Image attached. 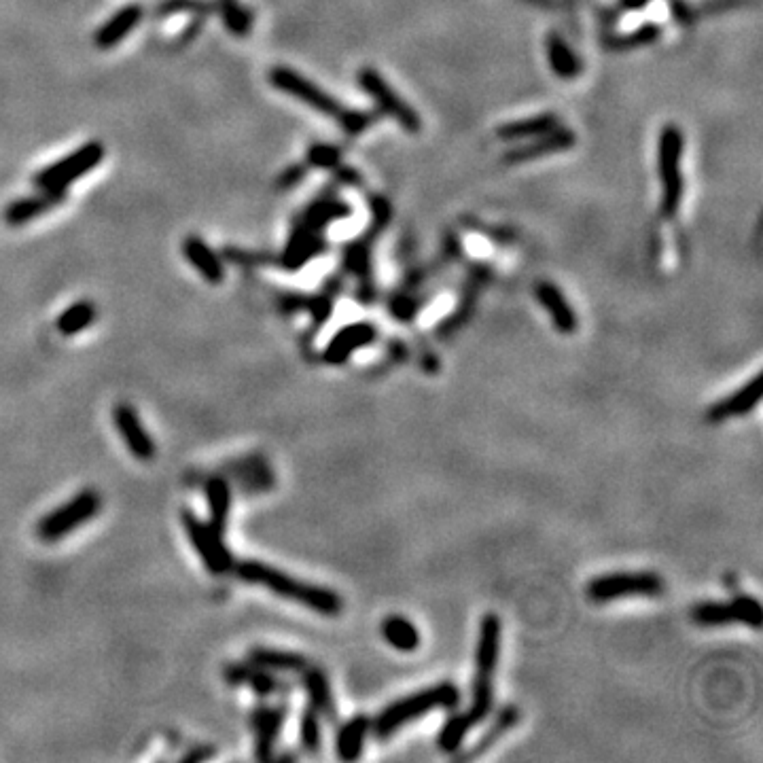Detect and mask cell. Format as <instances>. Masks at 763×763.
<instances>
[{
	"mask_svg": "<svg viewBox=\"0 0 763 763\" xmlns=\"http://www.w3.org/2000/svg\"><path fill=\"white\" fill-rule=\"evenodd\" d=\"M501 645V617L496 613H486L482 621H479V634L475 645V674L469 704L460 713L450 715L437 734V747L443 753H460L467 736L492 715L494 681L501 662Z\"/></svg>",
	"mask_w": 763,
	"mask_h": 763,
	"instance_id": "1",
	"label": "cell"
},
{
	"mask_svg": "<svg viewBox=\"0 0 763 763\" xmlns=\"http://www.w3.org/2000/svg\"><path fill=\"white\" fill-rule=\"evenodd\" d=\"M236 575L253 585H261V588L270 590L278 598H285L295 602V605L308 607L310 611L323 615V617H337L344 611V598L325 585H316L310 581H301L285 571H278L274 566L263 564L259 560H244L238 562Z\"/></svg>",
	"mask_w": 763,
	"mask_h": 763,
	"instance_id": "2",
	"label": "cell"
},
{
	"mask_svg": "<svg viewBox=\"0 0 763 763\" xmlns=\"http://www.w3.org/2000/svg\"><path fill=\"white\" fill-rule=\"evenodd\" d=\"M460 698H463V694H460L458 685L452 681L418 689L414 694L403 696L382 708V713L376 719H371V736L384 742L399 734L405 725H412L433 715L435 711H454L460 704Z\"/></svg>",
	"mask_w": 763,
	"mask_h": 763,
	"instance_id": "3",
	"label": "cell"
},
{
	"mask_svg": "<svg viewBox=\"0 0 763 763\" xmlns=\"http://www.w3.org/2000/svg\"><path fill=\"white\" fill-rule=\"evenodd\" d=\"M270 83L276 87V90L285 92V94L301 100L304 104L312 106L314 111L333 117L337 123H342V126L352 134L361 132L369 123L367 115L344 109L340 102H335L327 92L321 90V87H316L312 81L297 75L295 70H291L287 66L272 68L270 70Z\"/></svg>",
	"mask_w": 763,
	"mask_h": 763,
	"instance_id": "4",
	"label": "cell"
},
{
	"mask_svg": "<svg viewBox=\"0 0 763 763\" xmlns=\"http://www.w3.org/2000/svg\"><path fill=\"white\" fill-rule=\"evenodd\" d=\"M666 592V581L653 571H619L594 577L585 594L596 605L632 600V598H660Z\"/></svg>",
	"mask_w": 763,
	"mask_h": 763,
	"instance_id": "5",
	"label": "cell"
},
{
	"mask_svg": "<svg viewBox=\"0 0 763 763\" xmlns=\"http://www.w3.org/2000/svg\"><path fill=\"white\" fill-rule=\"evenodd\" d=\"M102 509V496L94 488L79 490L73 499L62 503L37 524V535L45 543H56L92 522Z\"/></svg>",
	"mask_w": 763,
	"mask_h": 763,
	"instance_id": "6",
	"label": "cell"
},
{
	"mask_svg": "<svg viewBox=\"0 0 763 763\" xmlns=\"http://www.w3.org/2000/svg\"><path fill=\"white\" fill-rule=\"evenodd\" d=\"M689 617L702 628H721L730 624L759 630L763 611L759 600L749 594H736L730 600H704L691 607Z\"/></svg>",
	"mask_w": 763,
	"mask_h": 763,
	"instance_id": "7",
	"label": "cell"
},
{
	"mask_svg": "<svg viewBox=\"0 0 763 763\" xmlns=\"http://www.w3.org/2000/svg\"><path fill=\"white\" fill-rule=\"evenodd\" d=\"M104 159V145L98 140L81 145L77 151L58 159L56 164L43 168L34 176V185L45 191H66V187L90 174Z\"/></svg>",
	"mask_w": 763,
	"mask_h": 763,
	"instance_id": "8",
	"label": "cell"
},
{
	"mask_svg": "<svg viewBox=\"0 0 763 763\" xmlns=\"http://www.w3.org/2000/svg\"><path fill=\"white\" fill-rule=\"evenodd\" d=\"M181 520L195 554L200 556L202 564L212 575H225L234 569L236 560L225 545L223 532L212 528L208 522H202L198 516H193L191 511H183Z\"/></svg>",
	"mask_w": 763,
	"mask_h": 763,
	"instance_id": "9",
	"label": "cell"
},
{
	"mask_svg": "<svg viewBox=\"0 0 763 763\" xmlns=\"http://www.w3.org/2000/svg\"><path fill=\"white\" fill-rule=\"evenodd\" d=\"M681 132L666 128L660 140V179L664 183V212L674 215L681 202L683 179H681Z\"/></svg>",
	"mask_w": 763,
	"mask_h": 763,
	"instance_id": "10",
	"label": "cell"
},
{
	"mask_svg": "<svg viewBox=\"0 0 763 763\" xmlns=\"http://www.w3.org/2000/svg\"><path fill=\"white\" fill-rule=\"evenodd\" d=\"M113 424L117 433L121 435L123 443H126L128 452L136 460H140V463H149V460L155 458L157 454L155 441L130 403H117L113 407Z\"/></svg>",
	"mask_w": 763,
	"mask_h": 763,
	"instance_id": "11",
	"label": "cell"
},
{
	"mask_svg": "<svg viewBox=\"0 0 763 763\" xmlns=\"http://www.w3.org/2000/svg\"><path fill=\"white\" fill-rule=\"evenodd\" d=\"M376 340H378V329L371 323L367 321L350 323L331 337L329 344L323 350V361L327 365H344L354 352L371 346Z\"/></svg>",
	"mask_w": 763,
	"mask_h": 763,
	"instance_id": "12",
	"label": "cell"
},
{
	"mask_svg": "<svg viewBox=\"0 0 763 763\" xmlns=\"http://www.w3.org/2000/svg\"><path fill=\"white\" fill-rule=\"evenodd\" d=\"M761 382H763V374H761V371H757V374L751 380H747L740 388H736L732 395H725L723 399H719L717 403H713L711 407H708L706 420L708 422H715V424H721L725 420H732V418H740V416L751 414L755 407L759 405L761 395H763Z\"/></svg>",
	"mask_w": 763,
	"mask_h": 763,
	"instance_id": "13",
	"label": "cell"
},
{
	"mask_svg": "<svg viewBox=\"0 0 763 763\" xmlns=\"http://www.w3.org/2000/svg\"><path fill=\"white\" fill-rule=\"evenodd\" d=\"M287 721L285 706H257L251 713V730L255 738V755L261 761L274 757L278 738Z\"/></svg>",
	"mask_w": 763,
	"mask_h": 763,
	"instance_id": "14",
	"label": "cell"
},
{
	"mask_svg": "<svg viewBox=\"0 0 763 763\" xmlns=\"http://www.w3.org/2000/svg\"><path fill=\"white\" fill-rule=\"evenodd\" d=\"M359 79H361L363 90H365L371 98H376L378 104L382 106V109H384L386 113L393 115L405 130H412V132H414V130L420 128V119H418V115L410 109V106L403 104V100H401L393 90H390V87L386 85V81L376 73V70H371V68L361 70Z\"/></svg>",
	"mask_w": 763,
	"mask_h": 763,
	"instance_id": "15",
	"label": "cell"
},
{
	"mask_svg": "<svg viewBox=\"0 0 763 763\" xmlns=\"http://www.w3.org/2000/svg\"><path fill=\"white\" fill-rule=\"evenodd\" d=\"M66 200V191H45L37 195H28V198L15 200L5 208V221L11 227H20L30 223L32 219H37L45 212L58 208Z\"/></svg>",
	"mask_w": 763,
	"mask_h": 763,
	"instance_id": "16",
	"label": "cell"
},
{
	"mask_svg": "<svg viewBox=\"0 0 763 763\" xmlns=\"http://www.w3.org/2000/svg\"><path fill=\"white\" fill-rule=\"evenodd\" d=\"M225 681L229 685L251 687L259 696H274V694H278V691L287 687L285 683L278 681L270 670H265L253 662L229 664L225 668Z\"/></svg>",
	"mask_w": 763,
	"mask_h": 763,
	"instance_id": "17",
	"label": "cell"
},
{
	"mask_svg": "<svg viewBox=\"0 0 763 763\" xmlns=\"http://www.w3.org/2000/svg\"><path fill=\"white\" fill-rule=\"evenodd\" d=\"M535 293H537L539 304L547 310L549 318H552L554 327L560 333L571 335V333L577 331V325H579L577 314L571 308L569 299L562 295V291L556 285H552V282H539Z\"/></svg>",
	"mask_w": 763,
	"mask_h": 763,
	"instance_id": "18",
	"label": "cell"
},
{
	"mask_svg": "<svg viewBox=\"0 0 763 763\" xmlns=\"http://www.w3.org/2000/svg\"><path fill=\"white\" fill-rule=\"evenodd\" d=\"M371 736V717L357 715L340 725L335 734V755L342 761H357L363 751L367 738Z\"/></svg>",
	"mask_w": 763,
	"mask_h": 763,
	"instance_id": "19",
	"label": "cell"
},
{
	"mask_svg": "<svg viewBox=\"0 0 763 763\" xmlns=\"http://www.w3.org/2000/svg\"><path fill=\"white\" fill-rule=\"evenodd\" d=\"M183 255L210 285H221L225 280L223 259H219V255L202 238L187 236L183 240Z\"/></svg>",
	"mask_w": 763,
	"mask_h": 763,
	"instance_id": "20",
	"label": "cell"
},
{
	"mask_svg": "<svg viewBox=\"0 0 763 763\" xmlns=\"http://www.w3.org/2000/svg\"><path fill=\"white\" fill-rule=\"evenodd\" d=\"M143 15H145V11L140 5H128V7L119 9L109 22L96 30V34H94L96 47L98 49H111L117 43H121L140 22H143Z\"/></svg>",
	"mask_w": 763,
	"mask_h": 763,
	"instance_id": "21",
	"label": "cell"
},
{
	"mask_svg": "<svg viewBox=\"0 0 763 763\" xmlns=\"http://www.w3.org/2000/svg\"><path fill=\"white\" fill-rule=\"evenodd\" d=\"M520 708L518 706H503L499 713L494 715L492 719V725H488V730L479 736V740L473 744V747L460 755V759H475V757H482L484 753H488L496 742L503 740L513 727H516L520 723Z\"/></svg>",
	"mask_w": 763,
	"mask_h": 763,
	"instance_id": "22",
	"label": "cell"
},
{
	"mask_svg": "<svg viewBox=\"0 0 763 763\" xmlns=\"http://www.w3.org/2000/svg\"><path fill=\"white\" fill-rule=\"evenodd\" d=\"M304 687H306V694H308L312 711L321 715V719L335 721L337 708H335L333 689H331L327 674L323 670L308 666L304 670Z\"/></svg>",
	"mask_w": 763,
	"mask_h": 763,
	"instance_id": "23",
	"label": "cell"
},
{
	"mask_svg": "<svg viewBox=\"0 0 763 763\" xmlns=\"http://www.w3.org/2000/svg\"><path fill=\"white\" fill-rule=\"evenodd\" d=\"M380 632L386 645H390L395 651H401V653H414L418 651L422 643V636L414 621H410L403 615H388L382 621Z\"/></svg>",
	"mask_w": 763,
	"mask_h": 763,
	"instance_id": "24",
	"label": "cell"
},
{
	"mask_svg": "<svg viewBox=\"0 0 763 763\" xmlns=\"http://www.w3.org/2000/svg\"><path fill=\"white\" fill-rule=\"evenodd\" d=\"M206 501H208V511H210L208 524L225 535L229 516H232V488H229V484L225 482L223 477L208 479L206 482Z\"/></svg>",
	"mask_w": 763,
	"mask_h": 763,
	"instance_id": "25",
	"label": "cell"
},
{
	"mask_svg": "<svg viewBox=\"0 0 763 763\" xmlns=\"http://www.w3.org/2000/svg\"><path fill=\"white\" fill-rule=\"evenodd\" d=\"M248 662H253L270 672H304L310 666L308 658H304V655L268 647H255L248 651Z\"/></svg>",
	"mask_w": 763,
	"mask_h": 763,
	"instance_id": "26",
	"label": "cell"
},
{
	"mask_svg": "<svg viewBox=\"0 0 763 763\" xmlns=\"http://www.w3.org/2000/svg\"><path fill=\"white\" fill-rule=\"evenodd\" d=\"M96 321V306L92 304L90 299H83V301H77V304H73L70 308H66L60 316H58V331L62 335H77L81 331H85L87 327H92V323Z\"/></svg>",
	"mask_w": 763,
	"mask_h": 763,
	"instance_id": "27",
	"label": "cell"
},
{
	"mask_svg": "<svg viewBox=\"0 0 763 763\" xmlns=\"http://www.w3.org/2000/svg\"><path fill=\"white\" fill-rule=\"evenodd\" d=\"M215 11L221 13L225 28L234 37H246L253 28V13L248 11L240 0H215Z\"/></svg>",
	"mask_w": 763,
	"mask_h": 763,
	"instance_id": "28",
	"label": "cell"
},
{
	"mask_svg": "<svg viewBox=\"0 0 763 763\" xmlns=\"http://www.w3.org/2000/svg\"><path fill=\"white\" fill-rule=\"evenodd\" d=\"M299 744L308 755H316L323 747V719L310 706L299 717Z\"/></svg>",
	"mask_w": 763,
	"mask_h": 763,
	"instance_id": "29",
	"label": "cell"
},
{
	"mask_svg": "<svg viewBox=\"0 0 763 763\" xmlns=\"http://www.w3.org/2000/svg\"><path fill=\"white\" fill-rule=\"evenodd\" d=\"M176 13L208 17L210 13H215V3H210V0H164V3L157 7V17H162V20Z\"/></svg>",
	"mask_w": 763,
	"mask_h": 763,
	"instance_id": "30",
	"label": "cell"
},
{
	"mask_svg": "<svg viewBox=\"0 0 763 763\" xmlns=\"http://www.w3.org/2000/svg\"><path fill=\"white\" fill-rule=\"evenodd\" d=\"M549 58H552V66L556 73L562 77H573L579 70V62L571 53V49L556 37L549 41Z\"/></svg>",
	"mask_w": 763,
	"mask_h": 763,
	"instance_id": "31",
	"label": "cell"
},
{
	"mask_svg": "<svg viewBox=\"0 0 763 763\" xmlns=\"http://www.w3.org/2000/svg\"><path fill=\"white\" fill-rule=\"evenodd\" d=\"M552 117H537L528 123H513V126H505L501 130L503 138H522V136H537L552 130Z\"/></svg>",
	"mask_w": 763,
	"mask_h": 763,
	"instance_id": "32",
	"label": "cell"
},
{
	"mask_svg": "<svg viewBox=\"0 0 763 763\" xmlns=\"http://www.w3.org/2000/svg\"><path fill=\"white\" fill-rule=\"evenodd\" d=\"M310 164L321 168H333L337 164V151L325 145H318L310 149Z\"/></svg>",
	"mask_w": 763,
	"mask_h": 763,
	"instance_id": "33",
	"label": "cell"
},
{
	"mask_svg": "<svg viewBox=\"0 0 763 763\" xmlns=\"http://www.w3.org/2000/svg\"><path fill=\"white\" fill-rule=\"evenodd\" d=\"M223 257L227 261H234V263H263V261H268V257H263L259 253L242 251V248H236V246H227L223 251Z\"/></svg>",
	"mask_w": 763,
	"mask_h": 763,
	"instance_id": "34",
	"label": "cell"
},
{
	"mask_svg": "<svg viewBox=\"0 0 763 763\" xmlns=\"http://www.w3.org/2000/svg\"><path fill=\"white\" fill-rule=\"evenodd\" d=\"M304 174H306V168H304V166H293V168H289V170H285V172L280 174L278 187H280V189H291V187H295L301 179H304Z\"/></svg>",
	"mask_w": 763,
	"mask_h": 763,
	"instance_id": "35",
	"label": "cell"
},
{
	"mask_svg": "<svg viewBox=\"0 0 763 763\" xmlns=\"http://www.w3.org/2000/svg\"><path fill=\"white\" fill-rule=\"evenodd\" d=\"M204 20H206V17H195V20L183 30V34H181V39H179V43L181 45H185V43H191L195 37H198V34H200V30H202V26H204Z\"/></svg>",
	"mask_w": 763,
	"mask_h": 763,
	"instance_id": "36",
	"label": "cell"
}]
</instances>
